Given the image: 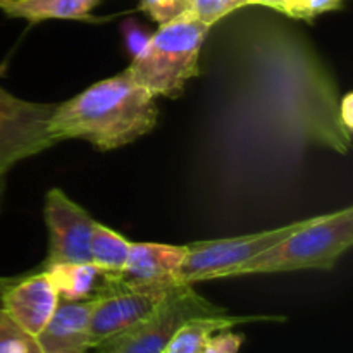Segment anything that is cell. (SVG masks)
Returning <instances> with one entry per match:
<instances>
[{
	"instance_id": "cell-3",
	"label": "cell",
	"mask_w": 353,
	"mask_h": 353,
	"mask_svg": "<svg viewBox=\"0 0 353 353\" xmlns=\"http://www.w3.org/2000/svg\"><path fill=\"white\" fill-rule=\"evenodd\" d=\"M210 30L192 12H185L145 40L126 71L152 97L179 99L186 83L202 76L200 55Z\"/></svg>"
},
{
	"instance_id": "cell-18",
	"label": "cell",
	"mask_w": 353,
	"mask_h": 353,
	"mask_svg": "<svg viewBox=\"0 0 353 353\" xmlns=\"http://www.w3.org/2000/svg\"><path fill=\"white\" fill-rule=\"evenodd\" d=\"M254 6V0H188V12L212 28L230 14Z\"/></svg>"
},
{
	"instance_id": "cell-11",
	"label": "cell",
	"mask_w": 353,
	"mask_h": 353,
	"mask_svg": "<svg viewBox=\"0 0 353 353\" xmlns=\"http://www.w3.org/2000/svg\"><path fill=\"white\" fill-rule=\"evenodd\" d=\"M59 293L47 271L17 278L0 295V309L26 333H41L59 305Z\"/></svg>"
},
{
	"instance_id": "cell-1",
	"label": "cell",
	"mask_w": 353,
	"mask_h": 353,
	"mask_svg": "<svg viewBox=\"0 0 353 353\" xmlns=\"http://www.w3.org/2000/svg\"><path fill=\"white\" fill-rule=\"evenodd\" d=\"M210 79L193 164L212 203H272L299 183L312 152L350 150L336 79L283 21L259 16L228 28Z\"/></svg>"
},
{
	"instance_id": "cell-9",
	"label": "cell",
	"mask_w": 353,
	"mask_h": 353,
	"mask_svg": "<svg viewBox=\"0 0 353 353\" xmlns=\"http://www.w3.org/2000/svg\"><path fill=\"white\" fill-rule=\"evenodd\" d=\"M43 217L48 230V254L41 271L57 264L92 262L90 240L97 221L83 207L62 190L52 188L45 195Z\"/></svg>"
},
{
	"instance_id": "cell-15",
	"label": "cell",
	"mask_w": 353,
	"mask_h": 353,
	"mask_svg": "<svg viewBox=\"0 0 353 353\" xmlns=\"http://www.w3.org/2000/svg\"><path fill=\"white\" fill-rule=\"evenodd\" d=\"M54 281L59 299L65 302H81L92 299L102 271L92 262L79 264H57L43 269Z\"/></svg>"
},
{
	"instance_id": "cell-6",
	"label": "cell",
	"mask_w": 353,
	"mask_h": 353,
	"mask_svg": "<svg viewBox=\"0 0 353 353\" xmlns=\"http://www.w3.org/2000/svg\"><path fill=\"white\" fill-rule=\"evenodd\" d=\"M224 312L226 309L209 302L193 288V285L185 283L176 288L140 326L114 343L97 350V353H162L186 321Z\"/></svg>"
},
{
	"instance_id": "cell-7",
	"label": "cell",
	"mask_w": 353,
	"mask_h": 353,
	"mask_svg": "<svg viewBox=\"0 0 353 353\" xmlns=\"http://www.w3.org/2000/svg\"><path fill=\"white\" fill-rule=\"evenodd\" d=\"M55 105L19 99L0 85V179L16 164L57 145L48 134Z\"/></svg>"
},
{
	"instance_id": "cell-2",
	"label": "cell",
	"mask_w": 353,
	"mask_h": 353,
	"mask_svg": "<svg viewBox=\"0 0 353 353\" xmlns=\"http://www.w3.org/2000/svg\"><path fill=\"white\" fill-rule=\"evenodd\" d=\"M157 119L155 97L134 83L124 69L68 102L57 103L48 121V134L55 143L85 140L97 150L109 152L150 133Z\"/></svg>"
},
{
	"instance_id": "cell-20",
	"label": "cell",
	"mask_w": 353,
	"mask_h": 353,
	"mask_svg": "<svg viewBox=\"0 0 353 353\" xmlns=\"http://www.w3.org/2000/svg\"><path fill=\"white\" fill-rule=\"evenodd\" d=\"M341 7V0H296L292 7L288 17L292 19H314L324 12L338 10Z\"/></svg>"
},
{
	"instance_id": "cell-24",
	"label": "cell",
	"mask_w": 353,
	"mask_h": 353,
	"mask_svg": "<svg viewBox=\"0 0 353 353\" xmlns=\"http://www.w3.org/2000/svg\"><path fill=\"white\" fill-rule=\"evenodd\" d=\"M7 186V178L0 179V209H2V200H3V192H6Z\"/></svg>"
},
{
	"instance_id": "cell-21",
	"label": "cell",
	"mask_w": 353,
	"mask_h": 353,
	"mask_svg": "<svg viewBox=\"0 0 353 353\" xmlns=\"http://www.w3.org/2000/svg\"><path fill=\"white\" fill-rule=\"evenodd\" d=\"M243 334L233 333L231 330L219 331L207 341L203 353H238L243 345Z\"/></svg>"
},
{
	"instance_id": "cell-19",
	"label": "cell",
	"mask_w": 353,
	"mask_h": 353,
	"mask_svg": "<svg viewBox=\"0 0 353 353\" xmlns=\"http://www.w3.org/2000/svg\"><path fill=\"white\" fill-rule=\"evenodd\" d=\"M140 9L155 23L165 24L188 12V0H140Z\"/></svg>"
},
{
	"instance_id": "cell-23",
	"label": "cell",
	"mask_w": 353,
	"mask_h": 353,
	"mask_svg": "<svg viewBox=\"0 0 353 353\" xmlns=\"http://www.w3.org/2000/svg\"><path fill=\"white\" fill-rule=\"evenodd\" d=\"M16 279H17V278H2V276H0V295H2L3 290H6L7 286L12 285V283L16 281Z\"/></svg>"
},
{
	"instance_id": "cell-12",
	"label": "cell",
	"mask_w": 353,
	"mask_h": 353,
	"mask_svg": "<svg viewBox=\"0 0 353 353\" xmlns=\"http://www.w3.org/2000/svg\"><path fill=\"white\" fill-rule=\"evenodd\" d=\"M97 299L81 302L59 300L54 316L37 334L43 353H97L90 340V316Z\"/></svg>"
},
{
	"instance_id": "cell-5",
	"label": "cell",
	"mask_w": 353,
	"mask_h": 353,
	"mask_svg": "<svg viewBox=\"0 0 353 353\" xmlns=\"http://www.w3.org/2000/svg\"><path fill=\"white\" fill-rule=\"evenodd\" d=\"M309 221L310 217H307L303 221L283 224V226L272 228V230L186 245L188 252H186L185 261L181 264L179 279L183 283H188V285H195L199 281L224 278L230 269L245 264L261 252L279 243L283 238L303 228Z\"/></svg>"
},
{
	"instance_id": "cell-13",
	"label": "cell",
	"mask_w": 353,
	"mask_h": 353,
	"mask_svg": "<svg viewBox=\"0 0 353 353\" xmlns=\"http://www.w3.org/2000/svg\"><path fill=\"white\" fill-rule=\"evenodd\" d=\"M269 321H279L283 323L285 317L281 316H230L228 312L216 314V316H200L186 321L181 327L174 333L171 341L168 343L162 353H199L203 352L207 341L219 331L233 330L248 323H269Z\"/></svg>"
},
{
	"instance_id": "cell-14",
	"label": "cell",
	"mask_w": 353,
	"mask_h": 353,
	"mask_svg": "<svg viewBox=\"0 0 353 353\" xmlns=\"http://www.w3.org/2000/svg\"><path fill=\"white\" fill-rule=\"evenodd\" d=\"M102 0H0V12L38 24L47 19H90Z\"/></svg>"
},
{
	"instance_id": "cell-22",
	"label": "cell",
	"mask_w": 353,
	"mask_h": 353,
	"mask_svg": "<svg viewBox=\"0 0 353 353\" xmlns=\"http://www.w3.org/2000/svg\"><path fill=\"white\" fill-rule=\"evenodd\" d=\"M295 2L296 0H254V6L268 7V9L283 14V16H290V10Z\"/></svg>"
},
{
	"instance_id": "cell-4",
	"label": "cell",
	"mask_w": 353,
	"mask_h": 353,
	"mask_svg": "<svg viewBox=\"0 0 353 353\" xmlns=\"http://www.w3.org/2000/svg\"><path fill=\"white\" fill-rule=\"evenodd\" d=\"M352 243L353 209L347 207L333 214L310 217L305 226L293 231L279 243L261 252L245 264L230 269L224 278L278 274L303 269L331 271Z\"/></svg>"
},
{
	"instance_id": "cell-25",
	"label": "cell",
	"mask_w": 353,
	"mask_h": 353,
	"mask_svg": "<svg viewBox=\"0 0 353 353\" xmlns=\"http://www.w3.org/2000/svg\"><path fill=\"white\" fill-rule=\"evenodd\" d=\"M199 353H203V352H199Z\"/></svg>"
},
{
	"instance_id": "cell-8",
	"label": "cell",
	"mask_w": 353,
	"mask_h": 353,
	"mask_svg": "<svg viewBox=\"0 0 353 353\" xmlns=\"http://www.w3.org/2000/svg\"><path fill=\"white\" fill-rule=\"evenodd\" d=\"M185 283L154 288L97 286L95 307L90 316V340L97 350L123 338L157 310V307Z\"/></svg>"
},
{
	"instance_id": "cell-10",
	"label": "cell",
	"mask_w": 353,
	"mask_h": 353,
	"mask_svg": "<svg viewBox=\"0 0 353 353\" xmlns=\"http://www.w3.org/2000/svg\"><path fill=\"white\" fill-rule=\"evenodd\" d=\"M188 252L186 245L130 243L124 268L119 272H102L97 286L154 288L183 283L179 271Z\"/></svg>"
},
{
	"instance_id": "cell-16",
	"label": "cell",
	"mask_w": 353,
	"mask_h": 353,
	"mask_svg": "<svg viewBox=\"0 0 353 353\" xmlns=\"http://www.w3.org/2000/svg\"><path fill=\"white\" fill-rule=\"evenodd\" d=\"M130 243L126 238L112 231L103 224L95 223L90 240V259L102 272H119L124 268L130 252Z\"/></svg>"
},
{
	"instance_id": "cell-17",
	"label": "cell",
	"mask_w": 353,
	"mask_h": 353,
	"mask_svg": "<svg viewBox=\"0 0 353 353\" xmlns=\"http://www.w3.org/2000/svg\"><path fill=\"white\" fill-rule=\"evenodd\" d=\"M0 353H43L37 336L26 333L0 309Z\"/></svg>"
}]
</instances>
